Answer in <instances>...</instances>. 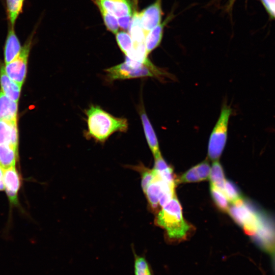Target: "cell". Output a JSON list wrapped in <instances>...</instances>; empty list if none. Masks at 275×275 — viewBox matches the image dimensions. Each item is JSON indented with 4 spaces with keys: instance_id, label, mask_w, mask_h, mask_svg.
<instances>
[{
    "instance_id": "28",
    "label": "cell",
    "mask_w": 275,
    "mask_h": 275,
    "mask_svg": "<svg viewBox=\"0 0 275 275\" xmlns=\"http://www.w3.org/2000/svg\"><path fill=\"white\" fill-rule=\"evenodd\" d=\"M201 175L197 165L191 168L180 177L177 178V184L179 183L201 181Z\"/></svg>"
},
{
    "instance_id": "16",
    "label": "cell",
    "mask_w": 275,
    "mask_h": 275,
    "mask_svg": "<svg viewBox=\"0 0 275 275\" xmlns=\"http://www.w3.org/2000/svg\"><path fill=\"white\" fill-rule=\"evenodd\" d=\"M0 84L1 92L11 100L18 102L22 85L11 80L6 74L3 67L1 70Z\"/></svg>"
},
{
    "instance_id": "20",
    "label": "cell",
    "mask_w": 275,
    "mask_h": 275,
    "mask_svg": "<svg viewBox=\"0 0 275 275\" xmlns=\"http://www.w3.org/2000/svg\"><path fill=\"white\" fill-rule=\"evenodd\" d=\"M24 1L25 0H6L8 24L14 26L18 17L22 12Z\"/></svg>"
},
{
    "instance_id": "4",
    "label": "cell",
    "mask_w": 275,
    "mask_h": 275,
    "mask_svg": "<svg viewBox=\"0 0 275 275\" xmlns=\"http://www.w3.org/2000/svg\"><path fill=\"white\" fill-rule=\"evenodd\" d=\"M264 210L243 198L232 204L228 213L244 232L250 237L255 231Z\"/></svg>"
},
{
    "instance_id": "3",
    "label": "cell",
    "mask_w": 275,
    "mask_h": 275,
    "mask_svg": "<svg viewBox=\"0 0 275 275\" xmlns=\"http://www.w3.org/2000/svg\"><path fill=\"white\" fill-rule=\"evenodd\" d=\"M107 79L113 81L145 77H159L164 73L153 64L149 65L135 61L125 57V61L105 70Z\"/></svg>"
},
{
    "instance_id": "6",
    "label": "cell",
    "mask_w": 275,
    "mask_h": 275,
    "mask_svg": "<svg viewBox=\"0 0 275 275\" xmlns=\"http://www.w3.org/2000/svg\"><path fill=\"white\" fill-rule=\"evenodd\" d=\"M263 251L275 253V216L264 211L255 232L251 236Z\"/></svg>"
},
{
    "instance_id": "10",
    "label": "cell",
    "mask_w": 275,
    "mask_h": 275,
    "mask_svg": "<svg viewBox=\"0 0 275 275\" xmlns=\"http://www.w3.org/2000/svg\"><path fill=\"white\" fill-rule=\"evenodd\" d=\"M108 12L117 18L132 15V9L129 0H94Z\"/></svg>"
},
{
    "instance_id": "7",
    "label": "cell",
    "mask_w": 275,
    "mask_h": 275,
    "mask_svg": "<svg viewBox=\"0 0 275 275\" xmlns=\"http://www.w3.org/2000/svg\"><path fill=\"white\" fill-rule=\"evenodd\" d=\"M35 30L28 38L25 44L22 47L19 56L11 62L6 64L4 67L8 76L13 81L21 85L23 83L26 76L28 60L34 34L36 33Z\"/></svg>"
},
{
    "instance_id": "24",
    "label": "cell",
    "mask_w": 275,
    "mask_h": 275,
    "mask_svg": "<svg viewBox=\"0 0 275 275\" xmlns=\"http://www.w3.org/2000/svg\"><path fill=\"white\" fill-rule=\"evenodd\" d=\"M210 190L212 198L216 206L221 211L228 212V200L224 193L212 184H210Z\"/></svg>"
},
{
    "instance_id": "8",
    "label": "cell",
    "mask_w": 275,
    "mask_h": 275,
    "mask_svg": "<svg viewBox=\"0 0 275 275\" xmlns=\"http://www.w3.org/2000/svg\"><path fill=\"white\" fill-rule=\"evenodd\" d=\"M141 22L145 36L161 22L162 12L161 0H156L153 3L139 12Z\"/></svg>"
},
{
    "instance_id": "33",
    "label": "cell",
    "mask_w": 275,
    "mask_h": 275,
    "mask_svg": "<svg viewBox=\"0 0 275 275\" xmlns=\"http://www.w3.org/2000/svg\"><path fill=\"white\" fill-rule=\"evenodd\" d=\"M3 179V172L0 169V180Z\"/></svg>"
},
{
    "instance_id": "25",
    "label": "cell",
    "mask_w": 275,
    "mask_h": 275,
    "mask_svg": "<svg viewBox=\"0 0 275 275\" xmlns=\"http://www.w3.org/2000/svg\"><path fill=\"white\" fill-rule=\"evenodd\" d=\"M115 35L120 49L125 56H127L133 47V42L130 35L125 31L118 32Z\"/></svg>"
},
{
    "instance_id": "23",
    "label": "cell",
    "mask_w": 275,
    "mask_h": 275,
    "mask_svg": "<svg viewBox=\"0 0 275 275\" xmlns=\"http://www.w3.org/2000/svg\"><path fill=\"white\" fill-rule=\"evenodd\" d=\"M95 4L98 8L107 30L115 35L118 32L119 27L117 18L108 12L99 4Z\"/></svg>"
},
{
    "instance_id": "14",
    "label": "cell",
    "mask_w": 275,
    "mask_h": 275,
    "mask_svg": "<svg viewBox=\"0 0 275 275\" xmlns=\"http://www.w3.org/2000/svg\"><path fill=\"white\" fill-rule=\"evenodd\" d=\"M140 115L147 142L155 157L160 153L156 133L143 107L141 109Z\"/></svg>"
},
{
    "instance_id": "13",
    "label": "cell",
    "mask_w": 275,
    "mask_h": 275,
    "mask_svg": "<svg viewBox=\"0 0 275 275\" xmlns=\"http://www.w3.org/2000/svg\"><path fill=\"white\" fill-rule=\"evenodd\" d=\"M155 163L153 169L155 176L159 179L176 187L177 178L169 166L162 158L161 153L154 157Z\"/></svg>"
},
{
    "instance_id": "21",
    "label": "cell",
    "mask_w": 275,
    "mask_h": 275,
    "mask_svg": "<svg viewBox=\"0 0 275 275\" xmlns=\"http://www.w3.org/2000/svg\"><path fill=\"white\" fill-rule=\"evenodd\" d=\"M210 184L223 191L226 179L224 170L218 160L213 161L209 176Z\"/></svg>"
},
{
    "instance_id": "31",
    "label": "cell",
    "mask_w": 275,
    "mask_h": 275,
    "mask_svg": "<svg viewBox=\"0 0 275 275\" xmlns=\"http://www.w3.org/2000/svg\"><path fill=\"white\" fill-rule=\"evenodd\" d=\"M4 181L3 179L0 180V190H4L5 187H4Z\"/></svg>"
},
{
    "instance_id": "30",
    "label": "cell",
    "mask_w": 275,
    "mask_h": 275,
    "mask_svg": "<svg viewBox=\"0 0 275 275\" xmlns=\"http://www.w3.org/2000/svg\"><path fill=\"white\" fill-rule=\"evenodd\" d=\"M132 16V15H127L117 18L119 26L124 30H128Z\"/></svg>"
},
{
    "instance_id": "19",
    "label": "cell",
    "mask_w": 275,
    "mask_h": 275,
    "mask_svg": "<svg viewBox=\"0 0 275 275\" xmlns=\"http://www.w3.org/2000/svg\"><path fill=\"white\" fill-rule=\"evenodd\" d=\"M167 20L161 22L152 29L145 37V46L148 55L160 44L163 34V29Z\"/></svg>"
},
{
    "instance_id": "22",
    "label": "cell",
    "mask_w": 275,
    "mask_h": 275,
    "mask_svg": "<svg viewBox=\"0 0 275 275\" xmlns=\"http://www.w3.org/2000/svg\"><path fill=\"white\" fill-rule=\"evenodd\" d=\"M134 258V275H153L151 266L144 257L136 255L132 248Z\"/></svg>"
},
{
    "instance_id": "29",
    "label": "cell",
    "mask_w": 275,
    "mask_h": 275,
    "mask_svg": "<svg viewBox=\"0 0 275 275\" xmlns=\"http://www.w3.org/2000/svg\"><path fill=\"white\" fill-rule=\"evenodd\" d=\"M269 16L275 19V0H260Z\"/></svg>"
},
{
    "instance_id": "15",
    "label": "cell",
    "mask_w": 275,
    "mask_h": 275,
    "mask_svg": "<svg viewBox=\"0 0 275 275\" xmlns=\"http://www.w3.org/2000/svg\"><path fill=\"white\" fill-rule=\"evenodd\" d=\"M161 191V182L155 175L154 179L149 184L144 193L146 196L149 208L155 214L161 209L159 200Z\"/></svg>"
},
{
    "instance_id": "9",
    "label": "cell",
    "mask_w": 275,
    "mask_h": 275,
    "mask_svg": "<svg viewBox=\"0 0 275 275\" xmlns=\"http://www.w3.org/2000/svg\"><path fill=\"white\" fill-rule=\"evenodd\" d=\"M3 170V181L9 199L12 203L16 204L20 184L19 174L14 167Z\"/></svg>"
},
{
    "instance_id": "17",
    "label": "cell",
    "mask_w": 275,
    "mask_h": 275,
    "mask_svg": "<svg viewBox=\"0 0 275 275\" xmlns=\"http://www.w3.org/2000/svg\"><path fill=\"white\" fill-rule=\"evenodd\" d=\"M17 147L9 144H0V168L3 170L14 167L17 157Z\"/></svg>"
},
{
    "instance_id": "18",
    "label": "cell",
    "mask_w": 275,
    "mask_h": 275,
    "mask_svg": "<svg viewBox=\"0 0 275 275\" xmlns=\"http://www.w3.org/2000/svg\"><path fill=\"white\" fill-rule=\"evenodd\" d=\"M18 105L2 92H0V120H16Z\"/></svg>"
},
{
    "instance_id": "27",
    "label": "cell",
    "mask_w": 275,
    "mask_h": 275,
    "mask_svg": "<svg viewBox=\"0 0 275 275\" xmlns=\"http://www.w3.org/2000/svg\"><path fill=\"white\" fill-rule=\"evenodd\" d=\"M223 192L231 204L235 203L243 198L239 188L230 180H226Z\"/></svg>"
},
{
    "instance_id": "26",
    "label": "cell",
    "mask_w": 275,
    "mask_h": 275,
    "mask_svg": "<svg viewBox=\"0 0 275 275\" xmlns=\"http://www.w3.org/2000/svg\"><path fill=\"white\" fill-rule=\"evenodd\" d=\"M130 168L140 173L141 175V186L144 193L149 184L155 177L153 169L151 170L147 168L142 163L135 166H131Z\"/></svg>"
},
{
    "instance_id": "1",
    "label": "cell",
    "mask_w": 275,
    "mask_h": 275,
    "mask_svg": "<svg viewBox=\"0 0 275 275\" xmlns=\"http://www.w3.org/2000/svg\"><path fill=\"white\" fill-rule=\"evenodd\" d=\"M156 225L163 228L166 238L170 243L187 240L194 228L184 218L182 207L176 195L156 214Z\"/></svg>"
},
{
    "instance_id": "32",
    "label": "cell",
    "mask_w": 275,
    "mask_h": 275,
    "mask_svg": "<svg viewBox=\"0 0 275 275\" xmlns=\"http://www.w3.org/2000/svg\"><path fill=\"white\" fill-rule=\"evenodd\" d=\"M235 0H229V8H231L232 7V5H233L234 2Z\"/></svg>"
},
{
    "instance_id": "2",
    "label": "cell",
    "mask_w": 275,
    "mask_h": 275,
    "mask_svg": "<svg viewBox=\"0 0 275 275\" xmlns=\"http://www.w3.org/2000/svg\"><path fill=\"white\" fill-rule=\"evenodd\" d=\"M85 113L87 130L85 135L87 139L104 143L114 133L125 132L128 129L126 119L114 117L98 105H91Z\"/></svg>"
},
{
    "instance_id": "5",
    "label": "cell",
    "mask_w": 275,
    "mask_h": 275,
    "mask_svg": "<svg viewBox=\"0 0 275 275\" xmlns=\"http://www.w3.org/2000/svg\"><path fill=\"white\" fill-rule=\"evenodd\" d=\"M232 112L230 106L224 103L218 119L209 140L208 156L211 160H218L225 148L227 139L229 120Z\"/></svg>"
},
{
    "instance_id": "11",
    "label": "cell",
    "mask_w": 275,
    "mask_h": 275,
    "mask_svg": "<svg viewBox=\"0 0 275 275\" xmlns=\"http://www.w3.org/2000/svg\"><path fill=\"white\" fill-rule=\"evenodd\" d=\"M22 47L17 36L14 26L8 25L4 46V57L6 64L11 62L20 54Z\"/></svg>"
},
{
    "instance_id": "12",
    "label": "cell",
    "mask_w": 275,
    "mask_h": 275,
    "mask_svg": "<svg viewBox=\"0 0 275 275\" xmlns=\"http://www.w3.org/2000/svg\"><path fill=\"white\" fill-rule=\"evenodd\" d=\"M18 140L16 120H0V144H9L17 147Z\"/></svg>"
}]
</instances>
